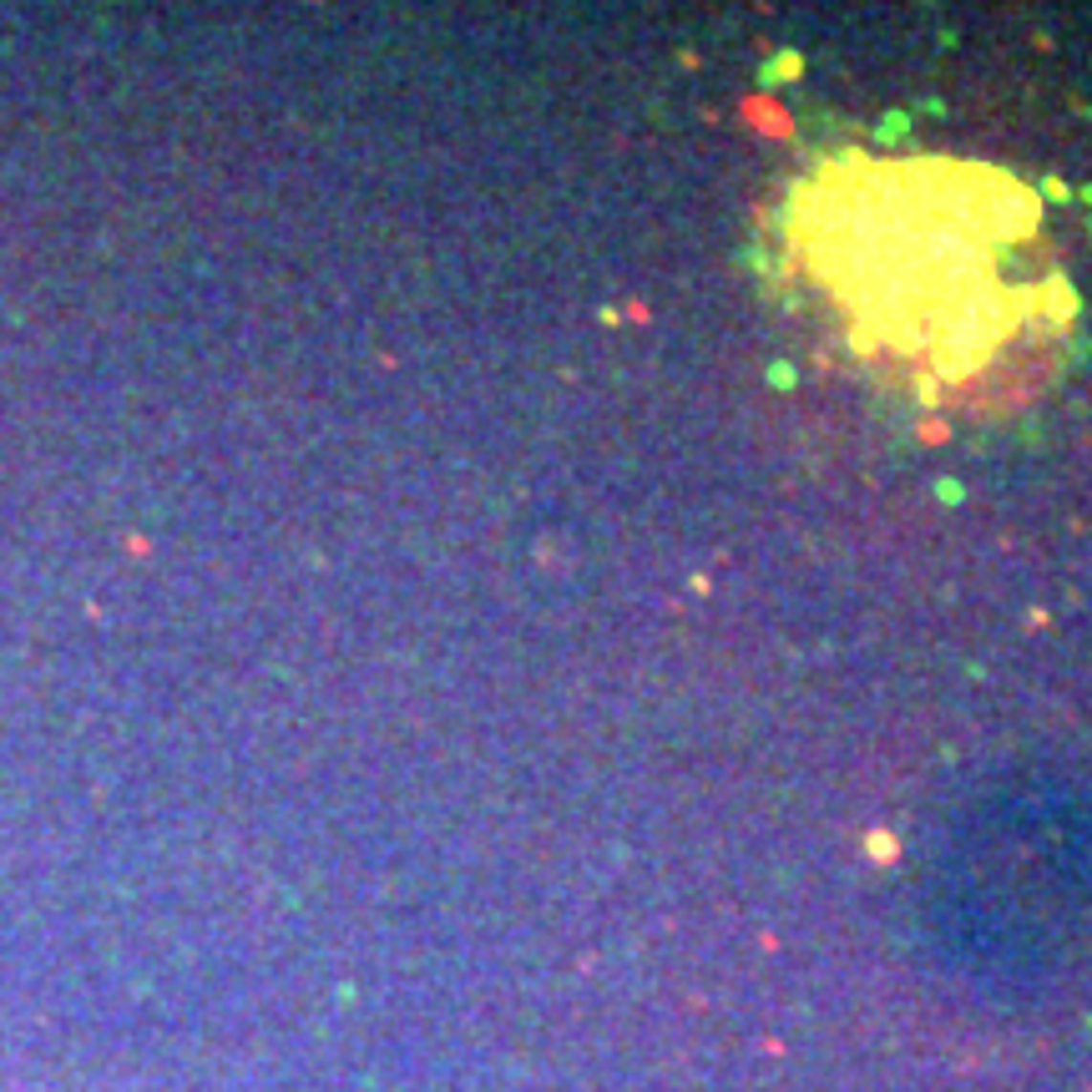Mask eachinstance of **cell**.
I'll use <instances>...</instances> for the list:
<instances>
[{
	"instance_id": "cell-1",
	"label": "cell",
	"mask_w": 1092,
	"mask_h": 1092,
	"mask_svg": "<svg viewBox=\"0 0 1092 1092\" xmlns=\"http://www.w3.org/2000/svg\"><path fill=\"white\" fill-rule=\"evenodd\" d=\"M784 258L850 355L936 404L1032 380L1072 319L1037 198L961 157H830L784 198Z\"/></svg>"
}]
</instances>
